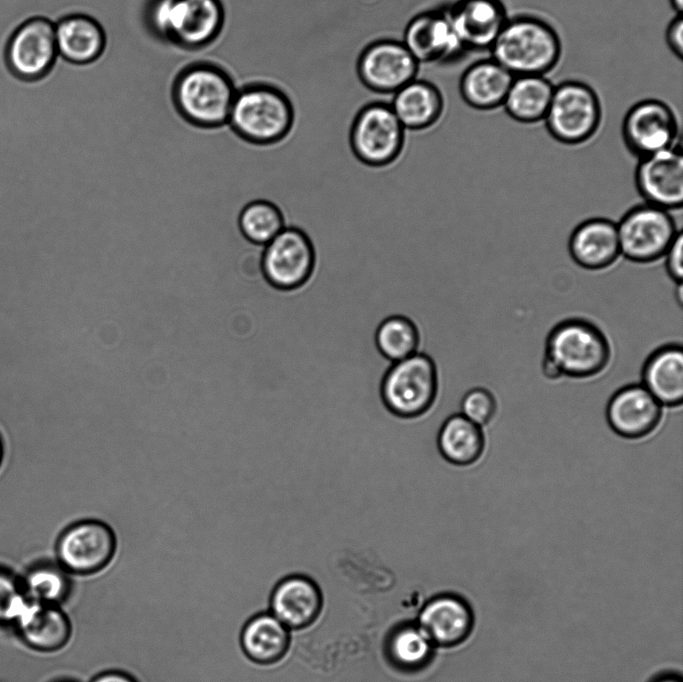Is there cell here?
I'll return each mask as SVG.
<instances>
[{
	"mask_svg": "<svg viewBox=\"0 0 683 682\" xmlns=\"http://www.w3.org/2000/svg\"><path fill=\"white\" fill-rule=\"evenodd\" d=\"M237 89L232 76L221 65L194 61L176 74L171 100L188 126L214 130L227 126Z\"/></svg>",
	"mask_w": 683,
	"mask_h": 682,
	"instance_id": "obj_1",
	"label": "cell"
},
{
	"mask_svg": "<svg viewBox=\"0 0 683 682\" xmlns=\"http://www.w3.org/2000/svg\"><path fill=\"white\" fill-rule=\"evenodd\" d=\"M294 122L288 94L272 83L255 81L237 89L227 126L249 144L272 147L287 138Z\"/></svg>",
	"mask_w": 683,
	"mask_h": 682,
	"instance_id": "obj_2",
	"label": "cell"
},
{
	"mask_svg": "<svg viewBox=\"0 0 683 682\" xmlns=\"http://www.w3.org/2000/svg\"><path fill=\"white\" fill-rule=\"evenodd\" d=\"M226 20L222 0H149L145 21L155 37L187 51L211 45Z\"/></svg>",
	"mask_w": 683,
	"mask_h": 682,
	"instance_id": "obj_3",
	"label": "cell"
},
{
	"mask_svg": "<svg viewBox=\"0 0 683 682\" xmlns=\"http://www.w3.org/2000/svg\"><path fill=\"white\" fill-rule=\"evenodd\" d=\"M489 50L513 76L546 75L558 64L562 43L549 22L522 14L507 19Z\"/></svg>",
	"mask_w": 683,
	"mask_h": 682,
	"instance_id": "obj_4",
	"label": "cell"
},
{
	"mask_svg": "<svg viewBox=\"0 0 683 682\" xmlns=\"http://www.w3.org/2000/svg\"><path fill=\"white\" fill-rule=\"evenodd\" d=\"M611 357L608 336L587 318L569 317L557 322L545 340L543 358L569 378L595 377L608 367Z\"/></svg>",
	"mask_w": 683,
	"mask_h": 682,
	"instance_id": "obj_5",
	"label": "cell"
},
{
	"mask_svg": "<svg viewBox=\"0 0 683 682\" xmlns=\"http://www.w3.org/2000/svg\"><path fill=\"white\" fill-rule=\"evenodd\" d=\"M439 391L436 363L426 353L415 354L392 362L380 383V397L386 409L403 419H414L428 413Z\"/></svg>",
	"mask_w": 683,
	"mask_h": 682,
	"instance_id": "obj_6",
	"label": "cell"
},
{
	"mask_svg": "<svg viewBox=\"0 0 683 682\" xmlns=\"http://www.w3.org/2000/svg\"><path fill=\"white\" fill-rule=\"evenodd\" d=\"M601 119L602 107L596 91L586 82L570 79L554 86L543 121L554 140L576 146L596 134Z\"/></svg>",
	"mask_w": 683,
	"mask_h": 682,
	"instance_id": "obj_7",
	"label": "cell"
},
{
	"mask_svg": "<svg viewBox=\"0 0 683 682\" xmlns=\"http://www.w3.org/2000/svg\"><path fill=\"white\" fill-rule=\"evenodd\" d=\"M406 131L389 102H369L360 108L352 121L350 148L362 164L372 168L386 167L401 155Z\"/></svg>",
	"mask_w": 683,
	"mask_h": 682,
	"instance_id": "obj_8",
	"label": "cell"
},
{
	"mask_svg": "<svg viewBox=\"0 0 683 682\" xmlns=\"http://www.w3.org/2000/svg\"><path fill=\"white\" fill-rule=\"evenodd\" d=\"M616 223L621 256L637 264L663 259L681 230L672 212L645 202L628 209Z\"/></svg>",
	"mask_w": 683,
	"mask_h": 682,
	"instance_id": "obj_9",
	"label": "cell"
},
{
	"mask_svg": "<svg viewBox=\"0 0 683 682\" xmlns=\"http://www.w3.org/2000/svg\"><path fill=\"white\" fill-rule=\"evenodd\" d=\"M316 251L308 234L287 225L262 250L261 270L266 283L277 292L302 288L312 277Z\"/></svg>",
	"mask_w": 683,
	"mask_h": 682,
	"instance_id": "obj_10",
	"label": "cell"
},
{
	"mask_svg": "<svg viewBox=\"0 0 683 682\" xmlns=\"http://www.w3.org/2000/svg\"><path fill=\"white\" fill-rule=\"evenodd\" d=\"M116 551L114 532L97 520L71 523L62 531L55 546L61 566L78 576L100 572L113 560Z\"/></svg>",
	"mask_w": 683,
	"mask_h": 682,
	"instance_id": "obj_11",
	"label": "cell"
},
{
	"mask_svg": "<svg viewBox=\"0 0 683 682\" xmlns=\"http://www.w3.org/2000/svg\"><path fill=\"white\" fill-rule=\"evenodd\" d=\"M621 133L628 151L640 159L678 145L680 125L666 102L646 98L628 109Z\"/></svg>",
	"mask_w": 683,
	"mask_h": 682,
	"instance_id": "obj_12",
	"label": "cell"
},
{
	"mask_svg": "<svg viewBox=\"0 0 683 682\" xmlns=\"http://www.w3.org/2000/svg\"><path fill=\"white\" fill-rule=\"evenodd\" d=\"M419 66L402 40L382 38L362 49L356 71L367 89L380 94H394L417 78Z\"/></svg>",
	"mask_w": 683,
	"mask_h": 682,
	"instance_id": "obj_13",
	"label": "cell"
},
{
	"mask_svg": "<svg viewBox=\"0 0 683 682\" xmlns=\"http://www.w3.org/2000/svg\"><path fill=\"white\" fill-rule=\"evenodd\" d=\"M635 187L645 203L670 212L683 205V156L680 144L638 159Z\"/></svg>",
	"mask_w": 683,
	"mask_h": 682,
	"instance_id": "obj_14",
	"label": "cell"
},
{
	"mask_svg": "<svg viewBox=\"0 0 683 682\" xmlns=\"http://www.w3.org/2000/svg\"><path fill=\"white\" fill-rule=\"evenodd\" d=\"M57 58L55 24L40 17L23 23L13 33L6 49L9 68L26 80L44 76Z\"/></svg>",
	"mask_w": 683,
	"mask_h": 682,
	"instance_id": "obj_15",
	"label": "cell"
},
{
	"mask_svg": "<svg viewBox=\"0 0 683 682\" xmlns=\"http://www.w3.org/2000/svg\"><path fill=\"white\" fill-rule=\"evenodd\" d=\"M402 42L419 64L450 62L466 51L447 8L415 15L405 27Z\"/></svg>",
	"mask_w": 683,
	"mask_h": 682,
	"instance_id": "obj_16",
	"label": "cell"
},
{
	"mask_svg": "<svg viewBox=\"0 0 683 682\" xmlns=\"http://www.w3.org/2000/svg\"><path fill=\"white\" fill-rule=\"evenodd\" d=\"M662 417L663 406L642 384L619 388L606 406V419L611 430L629 440L651 435L659 427Z\"/></svg>",
	"mask_w": 683,
	"mask_h": 682,
	"instance_id": "obj_17",
	"label": "cell"
},
{
	"mask_svg": "<svg viewBox=\"0 0 683 682\" xmlns=\"http://www.w3.org/2000/svg\"><path fill=\"white\" fill-rule=\"evenodd\" d=\"M568 252L573 262L589 271H602L621 257L617 223L605 217L580 222L570 233Z\"/></svg>",
	"mask_w": 683,
	"mask_h": 682,
	"instance_id": "obj_18",
	"label": "cell"
},
{
	"mask_svg": "<svg viewBox=\"0 0 683 682\" xmlns=\"http://www.w3.org/2000/svg\"><path fill=\"white\" fill-rule=\"evenodd\" d=\"M447 10L466 51L490 49L509 18L501 0H457Z\"/></svg>",
	"mask_w": 683,
	"mask_h": 682,
	"instance_id": "obj_19",
	"label": "cell"
},
{
	"mask_svg": "<svg viewBox=\"0 0 683 682\" xmlns=\"http://www.w3.org/2000/svg\"><path fill=\"white\" fill-rule=\"evenodd\" d=\"M58 56L75 67L97 61L104 53L107 36L94 17L83 12H72L55 23Z\"/></svg>",
	"mask_w": 683,
	"mask_h": 682,
	"instance_id": "obj_20",
	"label": "cell"
},
{
	"mask_svg": "<svg viewBox=\"0 0 683 682\" xmlns=\"http://www.w3.org/2000/svg\"><path fill=\"white\" fill-rule=\"evenodd\" d=\"M474 625L469 604L459 596L444 594L428 601L422 608L418 626L433 644L453 647L464 642Z\"/></svg>",
	"mask_w": 683,
	"mask_h": 682,
	"instance_id": "obj_21",
	"label": "cell"
},
{
	"mask_svg": "<svg viewBox=\"0 0 683 682\" xmlns=\"http://www.w3.org/2000/svg\"><path fill=\"white\" fill-rule=\"evenodd\" d=\"M322 608L319 587L310 578L293 575L281 580L270 597V613L289 629L311 625Z\"/></svg>",
	"mask_w": 683,
	"mask_h": 682,
	"instance_id": "obj_22",
	"label": "cell"
},
{
	"mask_svg": "<svg viewBox=\"0 0 683 682\" xmlns=\"http://www.w3.org/2000/svg\"><path fill=\"white\" fill-rule=\"evenodd\" d=\"M642 385L669 408L683 402V348L679 343L664 344L646 358L641 371Z\"/></svg>",
	"mask_w": 683,
	"mask_h": 682,
	"instance_id": "obj_23",
	"label": "cell"
},
{
	"mask_svg": "<svg viewBox=\"0 0 683 682\" xmlns=\"http://www.w3.org/2000/svg\"><path fill=\"white\" fill-rule=\"evenodd\" d=\"M514 76L492 57L470 64L459 80V92L470 107L489 111L503 106Z\"/></svg>",
	"mask_w": 683,
	"mask_h": 682,
	"instance_id": "obj_24",
	"label": "cell"
},
{
	"mask_svg": "<svg viewBox=\"0 0 683 682\" xmlns=\"http://www.w3.org/2000/svg\"><path fill=\"white\" fill-rule=\"evenodd\" d=\"M406 130L421 131L441 118L445 101L440 89L426 79L415 78L392 94L389 102Z\"/></svg>",
	"mask_w": 683,
	"mask_h": 682,
	"instance_id": "obj_25",
	"label": "cell"
},
{
	"mask_svg": "<svg viewBox=\"0 0 683 682\" xmlns=\"http://www.w3.org/2000/svg\"><path fill=\"white\" fill-rule=\"evenodd\" d=\"M15 622L26 643L42 651L64 647L72 635L70 618L50 604L27 601Z\"/></svg>",
	"mask_w": 683,
	"mask_h": 682,
	"instance_id": "obj_26",
	"label": "cell"
},
{
	"mask_svg": "<svg viewBox=\"0 0 683 682\" xmlns=\"http://www.w3.org/2000/svg\"><path fill=\"white\" fill-rule=\"evenodd\" d=\"M290 644L289 628L271 613L251 616L240 632V646L245 656L257 665L280 661Z\"/></svg>",
	"mask_w": 683,
	"mask_h": 682,
	"instance_id": "obj_27",
	"label": "cell"
},
{
	"mask_svg": "<svg viewBox=\"0 0 683 682\" xmlns=\"http://www.w3.org/2000/svg\"><path fill=\"white\" fill-rule=\"evenodd\" d=\"M441 456L450 464L466 467L478 462L484 454L486 438L482 427L461 413L445 419L437 435Z\"/></svg>",
	"mask_w": 683,
	"mask_h": 682,
	"instance_id": "obj_28",
	"label": "cell"
},
{
	"mask_svg": "<svg viewBox=\"0 0 683 682\" xmlns=\"http://www.w3.org/2000/svg\"><path fill=\"white\" fill-rule=\"evenodd\" d=\"M554 86L546 75L514 76L503 107L508 116L519 123L543 121Z\"/></svg>",
	"mask_w": 683,
	"mask_h": 682,
	"instance_id": "obj_29",
	"label": "cell"
},
{
	"mask_svg": "<svg viewBox=\"0 0 683 682\" xmlns=\"http://www.w3.org/2000/svg\"><path fill=\"white\" fill-rule=\"evenodd\" d=\"M379 353L391 362L405 359L419 351L421 336L413 320L404 315H391L377 326L374 335Z\"/></svg>",
	"mask_w": 683,
	"mask_h": 682,
	"instance_id": "obj_30",
	"label": "cell"
},
{
	"mask_svg": "<svg viewBox=\"0 0 683 682\" xmlns=\"http://www.w3.org/2000/svg\"><path fill=\"white\" fill-rule=\"evenodd\" d=\"M434 644L418 625L396 628L388 637L386 650L392 663L406 671L424 667L431 659Z\"/></svg>",
	"mask_w": 683,
	"mask_h": 682,
	"instance_id": "obj_31",
	"label": "cell"
},
{
	"mask_svg": "<svg viewBox=\"0 0 683 682\" xmlns=\"http://www.w3.org/2000/svg\"><path fill=\"white\" fill-rule=\"evenodd\" d=\"M239 226L250 242L265 246L286 226L282 208L275 202L258 199L247 204L239 216Z\"/></svg>",
	"mask_w": 683,
	"mask_h": 682,
	"instance_id": "obj_32",
	"label": "cell"
},
{
	"mask_svg": "<svg viewBox=\"0 0 683 682\" xmlns=\"http://www.w3.org/2000/svg\"><path fill=\"white\" fill-rule=\"evenodd\" d=\"M66 573L53 565H42L32 570L25 579V590L31 601L54 605L66 599L70 592Z\"/></svg>",
	"mask_w": 683,
	"mask_h": 682,
	"instance_id": "obj_33",
	"label": "cell"
},
{
	"mask_svg": "<svg viewBox=\"0 0 683 682\" xmlns=\"http://www.w3.org/2000/svg\"><path fill=\"white\" fill-rule=\"evenodd\" d=\"M461 414L483 427L489 424L497 411V402L492 392L476 387L465 393L460 404Z\"/></svg>",
	"mask_w": 683,
	"mask_h": 682,
	"instance_id": "obj_34",
	"label": "cell"
},
{
	"mask_svg": "<svg viewBox=\"0 0 683 682\" xmlns=\"http://www.w3.org/2000/svg\"><path fill=\"white\" fill-rule=\"evenodd\" d=\"M26 602L14 580L0 572V621H15Z\"/></svg>",
	"mask_w": 683,
	"mask_h": 682,
	"instance_id": "obj_35",
	"label": "cell"
},
{
	"mask_svg": "<svg viewBox=\"0 0 683 682\" xmlns=\"http://www.w3.org/2000/svg\"><path fill=\"white\" fill-rule=\"evenodd\" d=\"M682 258H683V233L680 230L674 241L666 251L663 259L665 260V269L675 285L682 284Z\"/></svg>",
	"mask_w": 683,
	"mask_h": 682,
	"instance_id": "obj_36",
	"label": "cell"
},
{
	"mask_svg": "<svg viewBox=\"0 0 683 682\" xmlns=\"http://www.w3.org/2000/svg\"><path fill=\"white\" fill-rule=\"evenodd\" d=\"M665 41L672 54L681 60L683 57L682 14H676L669 22L665 31Z\"/></svg>",
	"mask_w": 683,
	"mask_h": 682,
	"instance_id": "obj_37",
	"label": "cell"
},
{
	"mask_svg": "<svg viewBox=\"0 0 683 682\" xmlns=\"http://www.w3.org/2000/svg\"><path fill=\"white\" fill-rule=\"evenodd\" d=\"M88 682H138V680L125 669H109L96 674Z\"/></svg>",
	"mask_w": 683,
	"mask_h": 682,
	"instance_id": "obj_38",
	"label": "cell"
},
{
	"mask_svg": "<svg viewBox=\"0 0 683 682\" xmlns=\"http://www.w3.org/2000/svg\"><path fill=\"white\" fill-rule=\"evenodd\" d=\"M669 3L676 14H682L683 0H669Z\"/></svg>",
	"mask_w": 683,
	"mask_h": 682,
	"instance_id": "obj_39",
	"label": "cell"
},
{
	"mask_svg": "<svg viewBox=\"0 0 683 682\" xmlns=\"http://www.w3.org/2000/svg\"><path fill=\"white\" fill-rule=\"evenodd\" d=\"M652 682H681V680L679 678H677L676 676H673V675H665V676L658 677L657 679H655Z\"/></svg>",
	"mask_w": 683,
	"mask_h": 682,
	"instance_id": "obj_40",
	"label": "cell"
},
{
	"mask_svg": "<svg viewBox=\"0 0 683 682\" xmlns=\"http://www.w3.org/2000/svg\"><path fill=\"white\" fill-rule=\"evenodd\" d=\"M1 454H2V450H1V445H0V461H1Z\"/></svg>",
	"mask_w": 683,
	"mask_h": 682,
	"instance_id": "obj_41",
	"label": "cell"
}]
</instances>
